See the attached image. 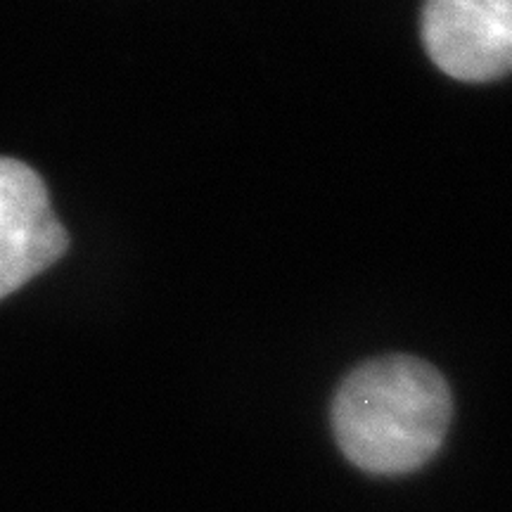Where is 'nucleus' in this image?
I'll list each match as a JSON object with an SVG mask.
<instances>
[{"label": "nucleus", "instance_id": "f257e3e1", "mask_svg": "<svg viewBox=\"0 0 512 512\" xmlns=\"http://www.w3.org/2000/svg\"><path fill=\"white\" fill-rule=\"evenodd\" d=\"M451 415L446 380L413 356L363 363L332 401L339 448L373 475H406L425 465L444 444Z\"/></svg>", "mask_w": 512, "mask_h": 512}, {"label": "nucleus", "instance_id": "f03ea898", "mask_svg": "<svg viewBox=\"0 0 512 512\" xmlns=\"http://www.w3.org/2000/svg\"><path fill=\"white\" fill-rule=\"evenodd\" d=\"M422 43L441 72L458 81L512 74V0H425Z\"/></svg>", "mask_w": 512, "mask_h": 512}, {"label": "nucleus", "instance_id": "7ed1b4c3", "mask_svg": "<svg viewBox=\"0 0 512 512\" xmlns=\"http://www.w3.org/2000/svg\"><path fill=\"white\" fill-rule=\"evenodd\" d=\"M67 247L43 178L19 159L0 157V299L48 271Z\"/></svg>", "mask_w": 512, "mask_h": 512}]
</instances>
